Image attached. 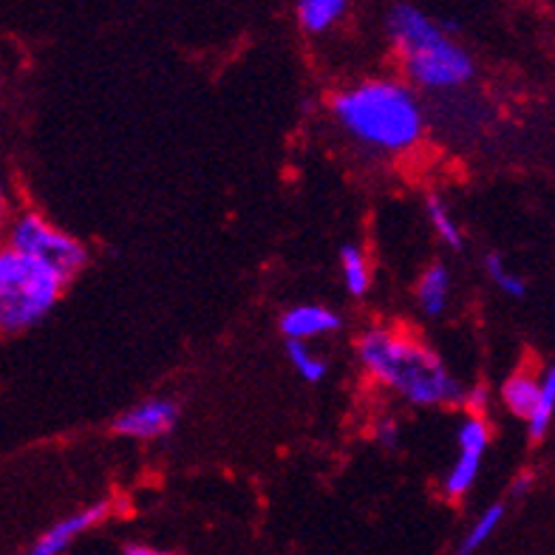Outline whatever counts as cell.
I'll list each match as a JSON object with an SVG mask.
<instances>
[{"mask_svg":"<svg viewBox=\"0 0 555 555\" xmlns=\"http://www.w3.org/2000/svg\"><path fill=\"white\" fill-rule=\"evenodd\" d=\"M346 131L380 151H405L423 137V111L402 82L369 80L335 96Z\"/></svg>","mask_w":555,"mask_h":555,"instance_id":"cell-1","label":"cell"},{"mask_svg":"<svg viewBox=\"0 0 555 555\" xmlns=\"http://www.w3.org/2000/svg\"><path fill=\"white\" fill-rule=\"evenodd\" d=\"M360 360L386 386L397 388L416 405H446L465 400L462 386L453 380L442 360L431 349L372 330L360 337Z\"/></svg>","mask_w":555,"mask_h":555,"instance_id":"cell-2","label":"cell"},{"mask_svg":"<svg viewBox=\"0 0 555 555\" xmlns=\"http://www.w3.org/2000/svg\"><path fill=\"white\" fill-rule=\"evenodd\" d=\"M388 31L402 54L405 72L416 86L456 88L474 77V60L456 46L428 15L414 7H395L388 17Z\"/></svg>","mask_w":555,"mask_h":555,"instance_id":"cell-3","label":"cell"},{"mask_svg":"<svg viewBox=\"0 0 555 555\" xmlns=\"http://www.w3.org/2000/svg\"><path fill=\"white\" fill-rule=\"evenodd\" d=\"M66 272L43 258L7 249L0 256V323L7 332L26 330L54 307Z\"/></svg>","mask_w":555,"mask_h":555,"instance_id":"cell-4","label":"cell"},{"mask_svg":"<svg viewBox=\"0 0 555 555\" xmlns=\"http://www.w3.org/2000/svg\"><path fill=\"white\" fill-rule=\"evenodd\" d=\"M12 249L23 253V256L43 258V261L54 263L57 270L66 275L77 272L86 261V249L80 244L68 238L66 233L54 230L49 221H43L35 212H26L12 227Z\"/></svg>","mask_w":555,"mask_h":555,"instance_id":"cell-5","label":"cell"},{"mask_svg":"<svg viewBox=\"0 0 555 555\" xmlns=\"http://www.w3.org/2000/svg\"><path fill=\"white\" fill-rule=\"evenodd\" d=\"M485 448H488V425L479 416H470L460 428V460H456L453 470L448 474V496L468 493L470 485L476 482V474H479V462H482Z\"/></svg>","mask_w":555,"mask_h":555,"instance_id":"cell-6","label":"cell"},{"mask_svg":"<svg viewBox=\"0 0 555 555\" xmlns=\"http://www.w3.org/2000/svg\"><path fill=\"white\" fill-rule=\"evenodd\" d=\"M176 416H179V411L170 400H147L119 414L114 431L131 439H154L173 428Z\"/></svg>","mask_w":555,"mask_h":555,"instance_id":"cell-7","label":"cell"},{"mask_svg":"<svg viewBox=\"0 0 555 555\" xmlns=\"http://www.w3.org/2000/svg\"><path fill=\"white\" fill-rule=\"evenodd\" d=\"M105 513H108V504L103 502L91 504V507H86V511L80 513H74V516H68V519L57 521L52 530H46V533L40 535V539H37L23 555H60L74 539H77V535L86 533L88 527H94L96 521H103Z\"/></svg>","mask_w":555,"mask_h":555,"instance_id":"cell-8","label":"cell"},{"mask_svg":"<svg viewBox=\"0 0 555 555\" xmlns=\"http://www.w3.org/2000/svg\"><path fill=\"white\" fill-rule=\"evenodd\" d=\"M335 330H340V318L332 309L323 307H295L281 318V332L289 340H298V344Z\"/></svg>","mask_w":555,"mask_h":555,"instance_id":"cell-9","label":"cell"},{"mask_svg":"<svg viewBox=\"0 0 555 555\" xmlns=\"http://www.w3.org/2000/svg\"><path fill=\"white\" fill-rule=\"evenodd\" d=\"M541 380H533L530 374H513L511 380L504 383V405L513 411L516 416H525L530 423V416L535 411V402H539Z\"/></svg>","mask_w":555,"mask_h":555,"instance_id":"cell-10","label":"cell"},{"mask_svg":"<svg viewBox=\"0 0 555 555\" xmlns=\"http://www.w3.org/2000/svg\"><path fill=\"white\" fill-rule=\"evenodd\" d=\"M344 0H304V3H298L300 26L307 31H312V35L330 29L332 23H337L344 17Z\"/></svg>","mask_w":555,"mask_h":555,"instance_id":"cell-11","label":"cell"},{"mask_svg":"<svg viewBox=\"0 0 555 555\" xmlns=\"http://www.w3.org/2000/svg\"><path fill=\"white\" fill-rule=\"evenodd\" d=\"M448 286H451V278L442 263H434L428 267L420 281V304L428 314H439L448 304Z\"/></svg>","mask_w":555,"mask_h":555,"instance_id":"cell-12","label":"cell"},{"mask_svg":"<svg viewBox=\"0 0 555 555\" xmlns=\"http://www.w3.org/2000/svg\"><path fill=\"white\" fill-rule=\"evenodd\" d=\"M555 414V369H547V374L541 377V391L539 402H535V411L530 416V437L541 439L547 434L550 423H553Z\"/></svg>","mask_w":555,"mask_h":555,"instance_id":"cell-13","label":"cell"},{"mask_svg":"<svg viewBox=\"0 0 555 555\" xmlns=\"http://www.w3.org/2000/svg\"><path fill=\"white\" fill-rule=\"evenodd\" d=\"M502 516H504L502 504H490L488 511H485L482 516L476 519V525L470 527L468 535H465V541H462L460 555H470V553H476V550L482 547L485 541H488L490 535H493V530H496V527H499Z\"/></svg>","mask_w":555,"mask_h":555,"instance_id":"cell-14","label":"cell"},{"mask_svg":"<svg viewBox=\"0 0 555 555\" xmlns=\"http://www.w3.org/2000/svg\"><path fill=\"white\" fill-rule=\"evenodd\" d=\"M340 263H344V281L346 286H349V293L360 298V295L369 289V284H372L369 267H365V258L360 256L354 247H346L344 253H340Z\"/></svg>","mask_w":555,"mask_h":555,"instance_id":"cell-15","label":"cell"},{"mask_svg":"<svg viewBox=\"0 0 555 555\" xmlns=\"http://www.w3.org/2000/svg\"><path fill=\"white\" fill-rule=\"evenodd\" d=\"M428 219H431L434 230H437V235L442 238V242L448 244V247H462V235H460V227L453 224L451 212H448V207L439 202L437 196L428 198Z\"/></svg>","mask_w":555,"mask_h":555,"instance_id":"cell-16","label":"cell"},{"mask_svg":"<svg viewBox=\"0 0 555 555\" xmlns=\"http://www.w3.org/2000/svg\"><path fill=\"white\" fill-rule=\"evenodd\" d=\"M286 349H289V360H293V365L298 369V374L304 377V380L318 383L326 377V363L318 358H312L307 346L298 344V340H289V346H286Z\"/></svg>","mask_w":555,"mask_h":555,"instance_id":"cell-17","label":"cell"},{"mask_svg":"<svg viewBox=\"0 0 555 555\" xmlns=\"http://www.w3.org/2000/svg\"><path fill=\"white\" fill-rule=\"evenodd\" d=\"M488 272H490V278H493V281H496V284L502 286L504 293L513 295V298H521V295L527 293L525 281L513 275L511 270H504V263H502V258H499V256H490L488 258Z\"/></svg>","mask_w":555,"mask_h":555,"instance_id":"cell-18","label":"cell"},{"mask_svg":"<svg viewBox=\"0 0 555 555\" xmlns=\"http://www.w3.org/2000/svg\"><path fill=\"white\" fill-rule=\"evenodd\" d=\"M470 402H474L476 409H482V402H488V391H485L482 386H476L474 391H470Z\"/></svg>","mask_w":555,"mask_h":555,"instance_id":"cell-19","label":"cell"},{"mask_svg":"<svg viewBox=\"0 0 555 555\" xmlns=\"http://www.w3.org/2000/svg\"><path fill=\"white\" fill-rule=\"evenodd\" d=\"M125 555H170V553H156V550L142 547V544H131V547L125 550Z\"/></svg>","mask_w":555,"mask_h":555,"instance_id":"cell-20","label":"cell"},{"mask_svg":"<svg viewBox=\"0 0 555 555\" xmlns=\"http://www.w3.org/2000/svg\"><path fill=\"white\" fill-rule=\"evenodd\" d=\"M380 437H383V442H395V439H397V428H391V425H383Z\"/></svg>","mask_w":555,"mask_h":555,"instance_id":"cell-21","label":"cell"}]
</instances>
